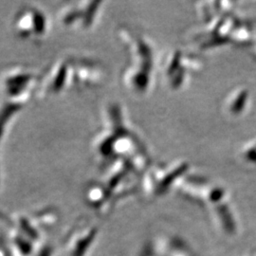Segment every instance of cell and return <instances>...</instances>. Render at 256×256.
<instances>
[{"instance_id": "6da1fadb", "label": "cell", "mask_w": 256, "mask_h": 256, "mask_svg": "<svg viewBox=\"0 0 256 256\" xmlns=\"http://www.w3.org/2000/svg\"><path fill=\"white\" fill-rule=\"evenodd\" d=\"M104 78L106 70L100 61L77 54L61 55L40 75L36 98L48 100L70 92L96 88Z\"/></svg>"}, {"instance_id": "7a4b0ae2", "label": "cell", "mask_w": 256, "mask_h": 256, "mask_svg": "<svg viewBox=\"0 0 256 256\" xmlns=\"http://www.w3.org/2000/svg\"><path fill=\"white\" fill-rule=\"evenodd\" d=\"M92 152L104 170L116 162L136 164L137 140L126 126L124 112L118 104H108L102 113V122L92 138Z\"/></svg>"}, {"instance_id": "3957f363", "label": "cell", "mask_w": 256, "mask_h": 256, "mask_svg": "<svg viewBox=\"0 0 256 256\" xmlns=\"http://www.w3.org/2000/svg\"><path fill=\"white\" fill-rule=\"evenodd\" d=\"M104 4L106 2L100 0L64 2L56 12V22L64 30L86 32L98 23Z\"/></svg>"}, {"instance_id": "277c9868", "label": "cell", "mask_w": 256, "mask_h": 256, "mask_svg": "<svg viewBox=\"0 0 256 256\" xmlns=\"http://www.w3.org/2000/svg\"><path fill=\"white\" fill-rule=\"evenodd\" d=\"M12 28L20 39L39 43L48 36L50 20L43 10L34 5H27L16 12Z\"/></svg>"}, {"instance_id": "5b68a950", "label": "cell", "mask_w": 256, "mask_h": 256, "mask_svg": "<svg viewBox=\"0 0 256 256\" xmlns=\"http://www.w3.org/2000/svg\"><path fill=\"white\" fill-rule=\"evenodd\" d=\"M30 101L0 94V149L10 128Z\"/></svg>"}]
</instances>
